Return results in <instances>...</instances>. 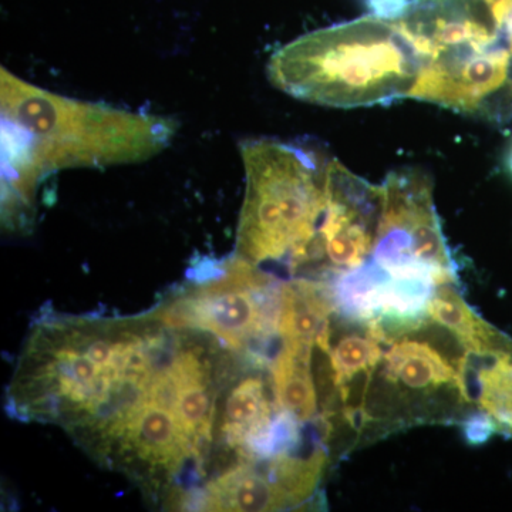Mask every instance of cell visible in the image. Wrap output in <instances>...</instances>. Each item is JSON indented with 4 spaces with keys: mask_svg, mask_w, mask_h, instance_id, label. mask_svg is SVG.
Segmentation results:
<instances>
[{
    "mask_svg": "<svg viewBox=\"0 0 512 512\" xmlns=\"http://www.w3.org/2000/svg\"><path fill=\"white\" fill-rule=\"evenodd\" d=\"M281 295L279 278L235 256L217 276L175 293L156 312L170 325L204 330L228 349L269 359Z\"/></svg>",
    "mask_w": 512,
    "mask_h": 512,
    "instance_id": "52a82bcc",
    "label": "cell"
},
{
    "mask_svg": "<svg viewBox=\"0 0 512 512\" xmlns=\"http://www.w3.org/2000/svg\"><path fill=\"white\" fill-rule=\"evenodd\" d=\"M241 154L247 190L237 256L269 274L322 279L323 231L343 164L275 140L245 141Z\"/></svg>",
    "mask_w": 512,
    "mask_h": 512,
    "instance_id": "3957f363",
    "label": "cell"
},
{
    "mask_svg": "<svg viewBox=\"0 0 512 512\" xmlns=\"http://www.w3.org/2000/svg\"><path fill=\"white\" fill-rule=\"evenodd\" d=\"M369 261L397 281L433 288L457 284L456 264L426 174L397 171L382 184V211Z\"/></svg>",
    "mask_w": 512,
    "mask_h": 512,
    "instance_id": "ba28073f",
    "label": "cell"
},
{
    "mask_svg": "<svg viewBox=\"0 0 512 512\" xmlns=\"http://www.w3.org/2000/svg\"><path fill=\"white\" fill-rule=\"evenodd\" d=\"M508 168H510V173L512 174V146L510 151V157H508Z\"/></svg>",
    "mask_w": 512,
    "mask_h": 512,
    "instance_id": "7c38bea8",
    "label": "cell"
},
{
    "mask_svg": "<svg viewBox=\"0 0 512 512\" xmlns=\"http://www.w3.org/2000/svg\"><path fill=\"white\" fill-rule=\"evenodd\" d=\"M466 380L473 406L512 439V338L487 352H466Z\"/></svg>",
    "mask_w": 512,
    "mask_h": 512,
    "instance_id": "9c48e42d",
    "label": "cell"
},
{
    "mask_svg": "<svg viewBox=\"0 0 512 512\" xmlns=\"http://www.w3.org/2000/svg\"><path fill=\"white\" fill-rule=\"evenodd\" d=\"M187 328L156 311L126 319L49 316L32 329L8 389L25 421L59 424L106 464L183 348Z\"/></svg>",
    "mask_w": 512,
    "mask_h": 512,
    "instance_id": "6da1fadb",
    "label": "cell"
},
{
    "mask_svg": "<svg viewBox=\"0 0 512 512\" xmlns=\"http://www.w3.org/2000/svg\"><path fill=\"white\" fill-rule=\"evenodd\" d=\"M313 356L315 349L291 345L279 339V348L269 360V372L276 402L284 412L302 424L315 421L325 424Z\"/></svg>",
    "mask_w": 512,
    "mask_h": 512,
    "instance_id": "30bf717a",
    "label": "cell"
},
{
    "mask_svg": "<svg viewBox=\"0 0 512 512\" xmlns=\"http://www.w3.org/2000/svg\"><path fill=\"white\" fill-rule=\"evenodd\" d=\"M416 50L393 15L316 30L269 60V80L295 99L352 109L410 97L419 79Z\"/></svg>",
    "mask_w": 512,
    "mask_h": 512,
    "instance_id": "5b68a950",
    "label": "cell"
},
{
    "mask_svg": "<svg viewBox=\"0 0 512 512\" xmlns=\"http://www.w3.org/2000/svg\"><path fill=\"white\" fill-rule=\"evenodd\" d=\"M6 217L23 212L37 181L67 167L137 163L163 150L173 121L80 103L2 73Z\"/></svg>",
    "mask_w": 512,
    "mask_h": 512,
    "instance_id": "7a4b0ae2",
    "label": "cell"
},
{
    "mask_svg": "<svg viewBox=\"0 0 512 512\" xmlns=\"http://www.w3.org/2000/svg\"><path fill=\"white\" fill-rule=\"evenodd\" d=\"M430 319L382 339V360L367 384L360 439L421 423H450L473 406L466 352L456 355L430 336Z\"/></svg>",
    "mask_w": 512,
    "mask_h": 512,
    "instance_id": "8992f818",
    "label": "cell"
},
{
    "mask_svg": "<svg viewBox=\"0 0 512 512\" xmlns=\"http://www.w3.org/2000/svg\"><path fill=\"white\" fill-rule=\"evenodd\" d=\"M434 325L446 329L466 352L483 353L504 339L501 332L487 322L466 301L454 285L439 286L431 296L426 312Z\"/></svg>",
    "mask_w": 512,
    "mask_h": 512,
    "instance_id": "8fae6325",
    "label": "cell"
},
{
    "mask_svg": "<svg viewBox=\"0 0 512 512\" xmlns=\"http://www.w3.org/2000/svg\"><path fill=\"white\" fill-rule=\"evenodd\" d=\"M393 16L420 60L410 97L512 119V56L487 0H413Z\"/></svg>",
    "mask_w": 512,
    "mask_h": 512,
    "instance_id": "277c9868",
    "label": "cell"
}]
</instances>
